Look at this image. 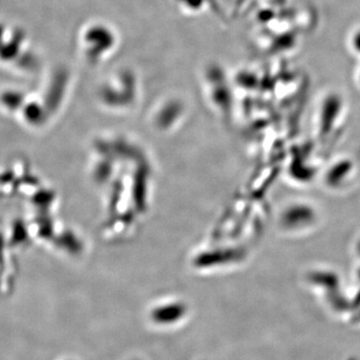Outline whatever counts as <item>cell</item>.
Listing matches in <instances>:
<instances>
[{
    "label": "cell",
    "instance_id": "6da1fadb",
    "mask_svg": "<svg viewBox=\"0 0 360 360\" xmlns=\"http://www.w3.org/2000/svg\"><path fill=\"white\" fill-rule=\"evenodd\" d=\"M82 41L85 58L91 65H99L115 53L120 34L110 23L97 21L85 30Z\"/></svg>",
    "mask_w": 360,
    "mask_h": 360
},
{
    "label": "cell",
    "instance_id": "7a4b0ae2",
    "mask_svg": "<svg viewBox=\"0 0 360 360\" xmlns=\"http://www.w3.org/2000/svg\"><path fill=\"white\" fill-rule=\"evenodd\" d=\"M174 2L181 11L193 14L202 13L208 6V0H174Z\"/></svg>",
    "mask_w": 360,
    "mask_h": 360
},
{
    "label": "cell",
    "instance_id": "3957f363",
    "mask_svg": "<svg viewBox=\"0 0 360 360\" xmlns=\"http://www.w3.org/2000/svg\"><path fill=\"white\" fill-rule=\"evenodd\" d=\"M352 46L356 53L360 54V30L354 32L352 39Z\"/></svg>",
    "mask_w": 360,
    "mask_h": 360
}]
</instances>
